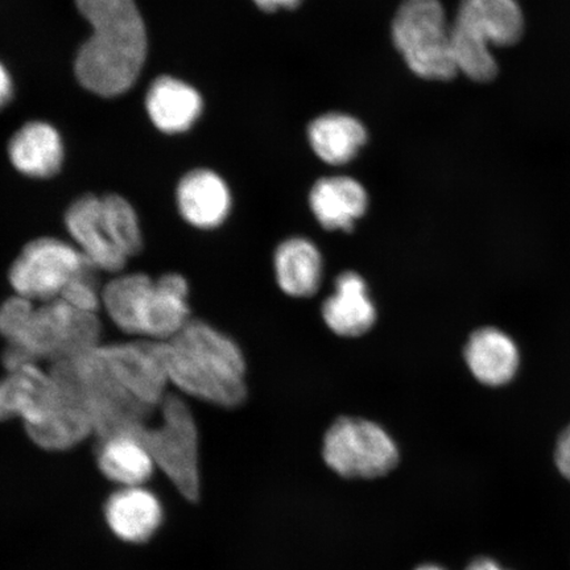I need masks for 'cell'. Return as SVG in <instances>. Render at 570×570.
I'll use <instances>...</instances> for the list:
<instances>
[{"label":"cell","instance_id":"obj_19","mask_svg":"<svg viewBox=\"0 0 570 570\" xmlns=\"http://www.w3.org/2000/svg\"><path fill=\"white\" fill-rule=\"evenodd\" d=\"M277 284L292 297H311L323 281V256L313 242L305 238L284 240L275 252Z\"/></svg>","mask_w":570,"mask_h":570},{"label":"cell","instance_id":"obj_29","mask_svg":"<svg viewBox=\"0 0 570 570\" xmlns=\"http://www.w3.org/2000/svg\"><path fill=\"white\" fill-rule=\"evenodd\" d=\"M415 570H446V569L441 568L439 566H434V564H425V566L419 567Z\"/></svg>","mask_w":570,"mask_h":570},{"label":"cell","instance_id":"obj_5","mask_svg":"<svg viewBox=\"0 0 570 570\" xmlns=\"http://www.w3.org/2000/svg\"><path fill=\"white\" fill-rule=\"evenodd\" d=\"M392 40L416 76L449 81L459 75L451 26L439 0H403L392 20Z\"/></svg>","mask_w":570,"mask_h":570},{"label":"cell","instance_id":"obj_11","mask_svg":"<svg viewBox=\"0 0 570 570\" xmlns=\"http://www.w3.org/2000/svg\"><path fill=\"white\" fill-rule=\"evenodd\" d=\"M463 355L475 381L494 389L514 381L522 362L517 341L495 326H484L470 334Z\"/></svg>","mask_w":570,"mask_h":570},{"label":"cell","instance_id":"obj_26","mask_svg":"<svg viewBox=\"0 0 570 570\" xmlns=\"http://www.w3.org/2000/svg\"><path fill=\"white\" fill-rule=\"evenodd\" d=\"M12 97V81L9 71L0 62V109L10 102Z\"/></svg>","mask_w":570,"mask_h":570},{"label":"cell","instance_id":"obj_15","mask_svg":"<svg viewBox=\"0 0 570 570\" xmlns=\"http://www.w3.org/2000/svg\"><path fill=\"white\" fill-rule=\"evenodd\" d=\"M97 463L107 480L122 488L142 487L156 468L151 452L135 430L101 438L97 446Z\"/></svg>","mask_w":570,"mask_h":570},{"label":"cell","instance_id":"obj_9","mask_svg":"<svg viewBox=\"0 0 570 570\" xmlns=\"http://www.w3.org/2000/svg\"><path fill=\"white\" fill-rule=\"evenodd\" d=\"M99 366L117 386L142 407L159 409L169 392L156 342H132L92 348Z\"/></svg>","mask_w":570,"mask_h":570},{"label":"cell","instance_id":"obj_7","mask_svg":"<svg viewBox=\"0 0 570 570\" xmlns=\"http://www.w3.org/2000/svg\"><path fill=\"white\" fill-rule=\"evenodd\" d=\"M92 268L75 245L39 238L21 249L9 271L13 294L36 304L59 301L77 277Z\"/></svg>","mask_w":570,"mask_h":570},{"label":"cell","instance_id":"obj_18","mask_svg":"<svg viewBox=\"0 0 570 570\" xmlns=\"http://www.w3.org/2000/svg\"><path fill=\"white\" fill-rule=\"evenodd\" d=\"M9 154L19 173L47 178L59 173L63 160V146L55 127L45 122H31L13 135Z\"/></svg>","mask_w":570,"mask_h":570},{"label":"cell","instance_id":"obj_25","mask_svg":"<svg viewBox=\"0 0 570 570\" xmlns=\"http://www.w3.org/2000/svg\"><path fill=\"white\" fill-rule=\"evenodd\" d=\"M255 4L265 12H276L281 9L295 10L303 0H254Z\"/></svg>","mask_w":570,"mask_h":570},{"label":"cell","instance_id":"obj_20","mask_svg":"<svg viewBox=\"0 0 570 570\" xmlns=\"http://www.w3.org/2000/svg\"><path fill=\"white\" fill-rule=\"evenodd\" d=\"M309 145L318 158L331 166L352 161L366 145L367 131L358 119L347 114L330 112L308 126Z\"/></svg>","mask_w":570,"mask_h":570},{"label":"cell","instance_id":"obj_21","mask_svg":"<svg viewBox=\"0 0 570 570\" xmlns=\"http://www.w3.org/2000/svg\"><path fill=\"white\" fill-rule=\"evenodd\" d=\"M61 389L63 401L52 416L40 425L26 428L33 443L47 451H67L82 443L90 433L95 432V425L82 403L66 389L62 386Z\"/></svg>","mask_w":570,"mask_h":570},{"label":"cell","instance_id":"obj_13","mask_svg":"<svg viewBox=\"0 0 570 570\" xmlns=\"http://www.w3.org/2000/svg\"><path fill=\"white\" fill-rule=\"evenodd\" d=\"M309 205L324 229L351 233L356 220L365 216L368 196L352 177H324L313 185Z\"/></svg>","mask_w":570,"mask_h":570},{"label":"cell","instance_id":"obj_16","mask_svg":"<svg viewBox=\"0 0 570 570\" xmlns=\"http://www.w3.org/2000/svg\"><path fill=\"white\" fill-rule=\"evenodd\" d=\"M323 317L341 337H361L372 330L376 309L361 275L347 271L337 277L336 292L323 305Z\"/></svg>","mask_w":570,"mask_h":570},{"label":"cell","instance_id":"obj_10","mask_svg":"<svg viewBox=\"0 0 570 570\" xmlns=\"http://www.w3.org/2000/svg\"><path fill=\"white\" fill-rule=\"evenodd\" d=\"M66 226L92 268L118 275L126 267L128 259L114 238L102 197L88 195L76 199L66 214Z\"/></svg>","mask_w":570,"mask_h":570},{"label":"cell","instance_id":"obj_2","mask_svg":"<svg viewBox=\"0 0 570 570\" xmlns=\"http://www.w3.org/2000/svg\"><path fill=\"white\" fill-rule=\"evenodd\" d=\"M169 384L199 401L235 409L247 396L240 347L202 320H190L177 336L156 342Z\"/></svg>","mask_w":570,"mask_h":570},{"label":"cell","instance_id":"obj_17","mask_svg":"<svg viewBox=\"0 0 570 570\" xmlns=\"http://www.w3.org/2000/svg\"><path fill=\"white\" fill-rule=\"evenodd\" d=\"M146 107L156 128L178 134L189 130L202 116L203 98L190 85L164 76L149 88Z\"/></svg>","mask_w":570,"mask_h":570},{"label":"cell","instance_id":"obj_12","mask_svg":"<svg viewBox=\"0 0 570 570\" xmlns=\"http://www.w3.org/2000/svg\"><path fill=\"white\" fill-rule=\"evenodd\" d=\"M176 199L185 223L202 230L216 229L232 210L229 187L209 169L191 170L184 176Z\"/></svg>","mask_w":570,"mask_h":570},{"label":"cell","instance_id":"obj_23","mask_svg":"<svg viewBox=\"0 0 570 570\" xmlns=\"http://www.w3.org/2000/svg\"><path fill=\"white\" fill-rule=\"evenodd\" d=\"M60 301L66 302L71 308L83 313L97 315L102 306V292L97 289L91 273L81 275L63 291Z\"/></svg>","mask_w":570,"mask_h":570},{"label":"cell","instance_id":"obj_1","mask_svg":"<svg viewBox=\"0 0 570 570\" xmlns=\"http://www.w3.org/2000/svg\"><path fill=\"white\" fill-rule=\"evenodd\" d=\"M89 21L91 36L76 59L85 89L118 97L132 88L147 57V31L135 0H76Z\"/></svg>","mask_w":570,"mask_h":570},{"label":"cell","instance_id":"obj_8","mask_svg":"<svg viewBox=\"0 0 570 570\" xmlns=\"http://www.w3.org/2000/svg\"><path fill=\"white\" fill-rule=\"evenodd\" d=\"M323 458L344 479L374 480L397 466L399 449L381 425L341 417L325 434Z\"/></svg>","mask_w":570,"mask_h":570},{"label":"cell","instance_id":"obj_6","mask_svg":"<svg viewBox=\"0 0 570 570\" xmlns=\"http://www.w3.org/2000/svg\"><path fill=\"white\" fill-rule=\"evenodd\" d=\"M160 424L135 430L151 452L156 466L189 502L199 498L198 430L188 404L168 394L160 404Z\"/></svg>","mask_w":570,"mask_h":570},{"label":"cell","instance_id":"obj_28","mask_svg":"<svg viewBox=\"0 0 570 570\" xmlns=\"http://www.w3.org/2000/svg\"><path fill=\"white\" fill-rule=\"evenodd\" d=\"M9 419H11V415L9 409H7L2 381H0V422Z\"/></svg>","mask_w":570,"mask_h":570},{"label":"cell","instance_id":"obj_14","mask_svg":"<svg viewBox=\"0 0 570 570\" xmlns=\"http://www.w3.org/2000/svg\"><path fill=\"white\" fill-rule=\"evenodd\" d=\"M106 522L119 539L145 543L158 531L163 520L160 501L142 488H122L107 499Z\"/></svg>","mask_w":570,"mask_h":570},{"label":"cell","instance_id":"obj_4","mask_svg":"<svg viewBox=\"0 0 570 570\" xmlns=\"http://www.w3.org/2000/svg\"><path fill=\"white\" fill-rule=\"evenodd\" d=\"M524 30V13L518 0H461L451 26L459 73L474 82L493 81L498 63L490 48L518 45Z\"/></svg>","mask_w":570,"mask_h":570},{"label":"cell","instance_id":"obj_27","mask_svg":"<svg viewBox=\"0 0 570 570\" xmlns=\"http://www.w3.org/2000/svg\"><path fill=\"white\" fill-rule=\"evenodd\" d=\"M466 570H508L503 567L499 566L497 561L488 559V558H481L476 559L473 562H470V566L466 568Z\"/></svg>","mask_w":570,"mask_h":570},{"label":"cell","instance_id":"obj_3","mask_svg":"<svg viewBox=\"0 0 570 570\" xmlns=\"http://www.w3.org/2000/svg\"><path fill=\"white\" fill-rule=\"evenodd\" d=\"M189 284L180 274L153 279L118 274L105 285L102 306L112 324L130 336L167 342L189 323Z\"/></svg>","mask_w":570,"mask_h":570},{"label":"cell","instance_id":"obj_22","mask_svg":"<svg viewBox=\"0 0 570 570\" xmlns=\"http://www.w3.org/2000/svg\"><path fill=\"white\" fill-rule=\"evenodd\" d=\"M104 204L120 252L127 259L137 256L145 242H142L137 213L131 204L118 195L104 196Z\"/></svg>","mask_w":570,"mask_h":570},{"label":"cell","instance_id":"obj_24","mask_svg":"<svg viewBox=\"0 0 570 570\" xmlns=\"http://www.w3.org/2000/svg\"><path fill=\"white\" fill-rule=\"evenodd\" d=\"M553 460L559 473L570 482V423L560 432L556 441Z\"/></svg>","mask_w":570,"mask_h":570}]
</instances>
